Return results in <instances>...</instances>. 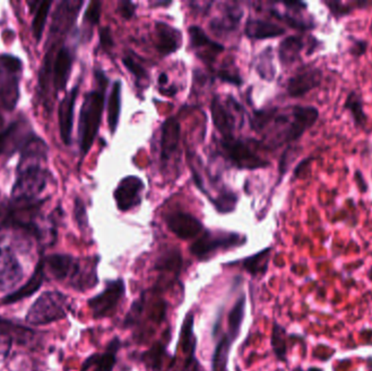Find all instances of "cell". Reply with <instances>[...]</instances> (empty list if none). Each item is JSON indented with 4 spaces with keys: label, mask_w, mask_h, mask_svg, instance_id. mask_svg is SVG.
<instances>
[{
    "label": "cell",
    "mask_w": 372,
    "mask_h": 371,
    "mask_svg": "<svg viewBox=\"0 0 372 371\" xmlns=\"http://www.w3.org/2000/svg\"><path fill=\"white\" fill-rule=\"evenodd\" d=\"M318 118V109L312 106H293L281 113L275 109L267 125H273L270 132L266 136L268 146L277 148L295 142L316 123Z\"/></svg>",
    "instance_id": "1"
},
{
    "label": "cell",
    "mask_w": 372,
    "mask_h": 371,
    "mask_svg": "<svg viewBox=\"0 0 372 371\" xmlns=\"http://www.w3.org/2000/svg\"><path fill=\"white\" fill-rule=\"evenodd\" d=\"M96 81L99 88L86 94L81 108L78 122V139L81 153L88 155L97 137L98 130L102 122V113L105 109V91L108 78L102 71H96Z\"/></svg>",
    "instance_id": "2"
},
{
    "label": "cell",
    "mask_w": 372,
    "mask_h": 371,
    "mask_svg": "<svg viewBox=\"0 0 372 371\" xmlns=\"http://www.w3.org/2000/svg\"><path fill=\"white\" fill-rule=\"evenodd\" d=\"M70 310V300L59 292H46L39 296L29 308L27 321L29 325L39 326L64 319Z\"/></svg>",
    "instance_id": "3"
},
{
    "label": "cell",
    "mask_w": 372,
    "mask_h": 371,
    "mask_svg": "<svg viewBox=\"0 0 372 371\" xmlns=\"http://www.w3.org/2000/svg\"><path fill=\"white\" fill-rule=\"evenodd\" d=\"M245 242V237L237 233L210 232L207 231L204 235L191 245V253L200 259L210 257L220 249H229L240 246Z\"/></svg>",
    "instance_id": "4"
},
{
    "label": "cell",
    "mask_w": 372,
    "mask_h": 371,
    "mask_svg": "<svg viewBox=\"0 0 372 371\" xmlns=\"http://www.w3.org/2000/svg\"><path fill=\"white\" fill-rule=\"evenodd\" d=\"M125 294V284L122 279L109 281L102 293L90 298L88 302L94 318H104L111 316L115 312L120 300Z\"/></svg>",
    "instance_id": "5"
},
{
    "label": "cell",
    "mask_w": 372,
    "mask_h": 371,
    "mask_svg": "<svg viewBox=\"0 0 372 371\" xmlns=\"http://www.w3.org/2000/svg\"><path fill=\"white\" fill-rule=\"evenodd\" d=\"M222 148L228 158L235 164L237 168L256 170V169L265 168L268 162L252 150L247 143L232 139H222Z\"/></svg>",
    "instance_id": "6"
},
{
    "label": "cell",
    "mask_w": 372,
    "mask_h": 371,
    "mask_svg": "<svg viewBox=\"0 0 372 371\" xmlns=\"http://www.w3.org/2000/svg\"><path fill=\"white\" fill-rule=\"evenodd\" d=\"M144 182L137 176H128L122 178L115 190L116 204L120 211H129L142 203Z\"/></svg>",
    "instance_id": "7"
},
{
    "label": "cell",
    "mask_w": 372,
    "mask_h": 371,
    "mask_svg": "<svg viewBox=\"0 0 372 371\" xmlns=\"http://www.w3.org/2000/svg\"><path fill=\"white\" fill-rule=\"evenodd\" d=\"M322 81V69L316 66L299 70L287 81V93L291 97H302L314 88H318Z\"/></svg>",
    "instance_id": "8"
},
{
    "label": "cell",
    "mask_w": 372,
    "mask_h": 371,
    "mask_svg": "<svg viewBox=\"0 0 372 371\" xmlns=\"http://www.w3.org/2000/svg\"><path fill=\"white\" fill-rule=\"evenodd\" d=\"M23 270L9 248L0 247V292L15 288L22 280Z\"/></svg>",
    "instance_id": "9"
},
{
    "label": "cell",
    "mask_w": 372,
    "mask_h": 371,
    "mask_svg": "<svg viewBox=\"0 0 372 371\" xmlns=\"http://www.w3.org/2000/svg\"><path fill=\"white\" fill-rule=\"evenodd\" d=\"M165 223L171 232L181 239H194L204 229L202 223L198 218L190 214L181 213V211L170 214L168 217L165 218Z\"/></svg>",
    "instance_id": "10"
},
{
    "label": "cell",
    "mask_w": 372,
    "mask_h": 371,
    "mask_svg": "<svg viewBox=\"0 0 372 371\" xmlns=\"http://www.w3.org/2000/svg\"><path fill=\"white\" fill-rule=\"evenodd\" d=\"M188 34H190L191 45L196 50L198 56L204 62H214L216 57L224 50V47L221 44L214 42L200 27L192 25L188 29Z\"/></svg>",
    "instance_id": "11"
},
{
    "label": "cell",
    "mask_w": 372,
    "mask_h": 371,
    "mask_svg": "<svg viewBox=\"0 0 372 371\" xmlns=\"http://www.w3.org/2000/svg\"><path fill=\"white\" fill-rule=\"evenodd\" d=\"M78 86H74L61 100L59 105V129L62 142L66 145L71 144L72 129H74V107L78 98Z\"/></svg>",
    "instance_id": "12"
},
{
    "label": "cell",
    "mask_w": 372,
    "mask_h": 371,
    "mask_svg": "<svg viewBox=\"0 0 372 371\" xmlns=\"http://www.w3.org/2000/svg\"><path fill=\"white\" fill-rule=\"evenodd\" d=\"M156 47L161 56H169L177 52L182 44V35L179 29L165 22H156Z\"/></svg>",
    "instance_id": "13"
},
{
    "label": "cell",
    "mask_w": 372,
    "mask_h": 371,
    "mask_svg": "<svg viewBox=\"0 0 372 371\" xmlns=\"http://www.w3.org/2000/svg\"><path fill=\"white\" fill-rule=\"evenodd\" d=\"M180 137V122L177 118H168L161 127L160 150L163 160H168L178 150Z\"/></svg>",
    "instance_id": "14"
},
{
    "label": "cell",
    "mask_w": 372,
    "mask_h": 371,
    "mask_svg": "<svg viewBox=\"0 0 372 371\" xmlns=\"http://www.w3.org/2000/svg\"><path fill=\"white\" fill-rule=\"evenodd\" d=\"M210 111H212V121H214V127L219 131L222 135V139H232L233 136L234 129H235V117L230 111L218 96L212 99L210 105Z\"/></svg>",
    "instance_id": "15"
},
{
    "label": "cell",
    "mask_w": 372,
    "mask_h": 371,
    "mask_svg": "<svg viewBox=\"0 0 372 371\" xmlns=\"http://www.w3.org/2000/svg\"><path fill=\"white\" fill-rule=\"evenodd\" d=\"M285 29L282 27L268 22L263 20H248L245 27L246 36L253 39L275 38L284 34Z\"/></svg>",
    "instance_id": "16"
},
{
    "label": "cell",
    "mask_w": 372,
    "mask_h": 371,
    "mask_svg": "<svg viewBox=\"0 0 372 371\" xmlns=\"http://www.w3.org/2000/svg\"><path fill=\"white\" fill-rule=\"evenodd\" d=\"M242 15H243V13L240 8H228L222 17L212 20L210 22V29L214 32L222 33V34L233 32L239 27Z\"/></svg>",
    "instance_id": "17"
},
{
    "label": "cell",
    "mask_w": 372,
    "mask_h": 371,
    "mask_svg": "<svg viewBox=\"0 0 372 371\" xmlns=\"http://www.w3.org/2000/svg\"><path fill=\"white\" fill-rule=\"evenodd\" d=\"M304 46V41L301 36L293 35V36L283 39L279 46V58H280L281 64L289 66L296 62Z\"/></svg>",
    "instance_id": "18"
},
{
    "label": "cell",
    "mask_w": 372,
    "mask_h": 371,
    "mask_svg": "<svg viewBox=\"0 0 372 371\" xmlns=\"http://www.w3.org/2000/svg\"><path fill=\"white\" fill-rule=\"evenodd\" d=\"M121 82L116 81L108 98V125L111 134H115L119 125L121 113Z\"/></svg>",
    "instance_id": "19"
},
{
    "label": "cell",
    "mask_w": 372,
    "mask_h": 371,
    "mask_svg": "<svg viewBox=\"0 0 372 371\" xmlns=\"http://www.w3.org/2000/svg\"><path fill=\"white\" fill-rule=\"evenodd\" d=\"M120 343L119 340L115 339L109 344L107 351L104 354L95 355L92 358L88 359V365L95 367L94 371H112L117 364L118 349H119Z\"/></svg>",
    "instance_id": "20"
},
{
    "label": "cell",
    "mask_w": 372,
    "mask_h": 371,
    "mask_svg": "<svg viewBox=\"0 0 372 371\" xmlns=\"http://www.w3.org/2000/svg\"><path fill=\"white\" fill-rule=\"evenodd\" d=\"M231 343V337L228 335H224L220 340V342L218 343L216 349H214V358H212V371H226Z\"/></svg>",
    "instance_id": "21"
},
{
    "label": "cell",
    "mask_w": 372,
    "mask_h": 371,
    "mask_svg": "<svg viewBox=\"0 0 372 371\" xmlns=\"http://www.w3.org/2000/svg\"><path fill=\"white\" fill-rule=\"evenodd\" d=\"M193 321L194 319H193L192 314H188L182 329L183 351H184V354L188 355V365L192 364L194 360V352L196 349V339L193 333Z\"/></svg>",
    "instance_id": "22"
},
{
    "label": "cell",
    "mask_w": 372,
    "mask_h": 371,
    "mask_svg": "<svg viewBox=\"0 0 372 371\" xmlns=\"http://www.w3.org/2000/svg\"><path fill=\"white\" fill-rule=\"evenodd\" d=\"M245 296H242L240 300H237L235 305L232 308L231 313L229 314V335H228L231 337V340H235L239 335L244 315H245Z\"/></svg>",
    "instance_id": "23"
},
{
    "label": "cell",
    "mask_w": 372,
    "mask_h": 371,
    "mask_svg": "<svg viewBox=\"0 0 372 371\" xmlns=\"http://www.w3.org/2000/svg\"><path fill=\"white\" fill-rule=\"evenodd\" d=\"M270 248L261 251V253L254 255V256L248 257L243 262L244 268L247 270L249 274H266L268 269V262H269V256H270Z\"/></svg>",
    "instance_id": "24"
},
{
    "label": "cell",
    "mask_w": 372,
    "mask_h": 371,
    "mask_svg": "<svg viewBox=\"0 0 372 371\" xmlns=\"http://www.w3.org/2000/svg\"><path fill=\"white\" fill-rule=\"evenodd\" d=\"M346 109L353 115L354 121L357 127H363L367 121L365 111H364L363 99L356 92H352L346 98Z\"/></svg>",
    "instance_id": "25"
},
{
    "label": "cell",
    "mask_w": 372,
    "mask_h": 371,
    "mask_svg": "<svg viewBox=\"0 0 372 371\" xmlns=\"http://www.w3.org/2000/svg\"><path fill=\"white\" fill-rule=\"evenodd\" d=\"M50 7L51 1H44V3H39V7L35 8L34 20H33V35H34L37 42H39L41 36H43Z\"/></svg>",
    "instance_id": "26"
},
{
    "label": "cell",
    "mask_w": 372,
    "mask_h": 371,
    "mask_svg": "<svg viewBox=\"0 0 372 371\" xmlns=\"http://www.w3.org/2000/svg\"><path fill=\"white\" fill-rule=\"evenodd\" d=\"M257 72L263 80L273 81L275 76V64H273V52L271 48L266 49L261 52V56L258 57Z\"/></svg>",
    "instance_id": "27"
},
{
    "label": "cell",
    "mask_w": 372,
    "mask_h": 371,
    "mask_svg": "<svg viewBox=\"0 0 372 371\" xmlns=\"http://www.w3.org/2000/svg\"><path fill=\"white\" fill-rule=\"evenodd\" d=\"M181 265H182V258H181L179 251L169 249L159 256L156 262V268L158 270H169V272L175 270L177 272V270H180Z\"/></svg>",
    "instance_id": "28"
},
{
    "label": "cell",
    "mask_w": 372,
    "mask_h": 371,
    "mask_svg": "<svg viewBox=\"0 0 372 371\" xmlns=\"http://www.w3.org/2000/svg\"><path fill=\"white\" fill-rule=\"evenodd\" d=\"M212 203L214 204V207L219 213H232L237 205V196L233 192L226 190V192H222L216 198L212 200Z\"/></svg>",
    "instance_id": "29"
},
{
    "label": "cell",
    "mask_w": 372,
    "mask_h": 371,
    "mask_svg": "<svg viewBox=\"0 0 372 371\" xmlns=\"http://www.w3.org/2000/svg\"><path fill=\"white\" fill-rule=\"evenodd\" d=\"M43 278H44V272H43V269H41V265H39V266L37 267L36 272H35L33 278L27 282V286H23L22 288H20L17 293L10 296L8 300H20V298H25V296L29 295V294H32L33 292H35V290L39 288V286H41Z\"/></svg>",
    "instance_id": "30"
},
{
    "label": "cell",
    "mask_w": 372,
    "mask_h": 371,
    "mask_svg": "<svg viewBox=\"0 0 372 371\" xmlns=\"http://www.w3.org/2000/svg\"><path fill=\"white\" fill-rule=\"evenodd\" d=\"M122 64L129 70L130 74H133L137 78V82L149 81V74H147L146 70L133 57H123Z\"/></svg>",
    "instance_id": "31"
},
{
    "label": "cell",
    "mask_w": 372,
    "mask_h": 371,
    "mask_svg": "<svg viewBox=\"0 0 372 371\" xmlns=\"http://www.w3.org/2000/svg\"><path fill=\"white\" fill-rule=\"evenodd\" d=\"M273 15H275L277 19L282 20L283 22L287 23L289 27H294V29H312V24L305 22L303 20L297 19V18L293 17V15H289V13H280L273 10L271 11Z\"/></svg>",
    "instance_id": "32"
},
{
    "label": "cell",
    "mask_w": 372,
    "mask_h": 371,
    "mask_svg": "<svg viewBox=\"0 0 372 371\" xmlns=\"http://www.w3.org/2000/svg\"><path fill=\"white\" fill-rule=\"evenodd\" d=\"M100 13H102V3L100 1H92L86 9L84 21L94 27V25L99 23Z\"/></svg>",
    "instance_id": "33"
},
{
    "label": "cell",
    "mask_w": 372,
    "mask_h": 371,
    "mask_svg": "<svg viewBox=\"0 0 372 371\" xmlns=\"http://www.w3.org/2000/svg\"><path fill=\"white\" fill-rule=\"evenodd\" d=\"M0 66L7 71L18 74L21 72L22 62L17 57L11 56V55H1L0 56Z\"/></svg>",
    "instance_id": "34"
},
{
    "label": "cell",
    "mask_w": 372,
    "mask_h": 371,
    "mask_svg": "<svg viewBox=\"0 0 372 371\" xmlns=\"http://www.w3.org/2000/svg\"><path fill=\"white\" fill-rule=\"evenodd\" d=\"M99 43L102 48L106 52H111V49L115 47L111 29L109 27H104L99 29Z\"/></svg>",
    "instance_id": "35"
},
{
    "label": "cell",
    "mask_w": 372,
    "mask_h": 371,
    "mask_svg": "<svg viewBox=\"0 0 372 371\" xmlns=\"http://www.w3.org/2000/svg\"><path fill=\"white\" fill-rule=\"evenodd\" d=\"M280 332L281 328L279 326H275L273 333V347L275 349V354L282 358L285 355V344Z\"/></svg>",
    "instance_id": "36"
},
{
    "label": "cell",
    "mask_w": 372,
    "mask_h": 371,
    "mask_svg": "<svg viewBox=\"0 0 372 371\" xmlns=\"http://www.w3.org/2000/svg\"><path fill=\"white\" fill-rule=\"evenodd\" d=\"M74 214H76L78 225L81 227H88V214H86L85 205L80 198H76L74 202Z\"/></svg>",
    "instance_id": "37"
},
{
    "label": "cell",
    "mask_w": 372,
    "mask_h": 371,
    "mask_svg": "<svg viewBox=\"0 0 372 371\" xmlns=\"http://www.w3.org/2000/svg\"><path fill=\"white\" fill-rule=\"evenodd\" d=\"M218 78L221 80L222 82L226 83L232 84V85L241 86L243 84V80H242L240 74H235V72L229 71V70H220L218 72Z\"/></svg>",
    "instance_id": "38"
},
{
    "label": "cell",
    "mask_w": 372,
    "mask_h": 371,
    "mask_svg": "<svg viewBox=\"0 0 372 371\" xmlns=\"http://www.w3.org/2000/svg\"><path fill=\"white\" fill-rule=\"evenodd\" d=\"M13 225V207L0 204V230Z\"/></svg>",
    "instance_id": "39"
},
{
    "label": "cell",
    "mask_w": 372,
    "mask_h": 371,
    "mask_svg": "<svg viewBox=\"0 0 372 371\" xmlns=\"http://www.w3.org/2000/svg\"><path fill=\"white\" fill-rule=\"evenodd\" d=\"M163 353V351L161 349V346H158L153 349V353L151 354H147L149 355L147 363H149V368H151V370L158 371L157 370L159 368L158 362H161V354Z\"/></svg>",
    "instance_id": "40"
},
{
    "label": "cell",
    "mask_w": 372,
    "mask_h": 371,
    "mask_svg": "<svg viewBox=\"0 0 372 371\" xmlns=\"http://www.w3.org/2000/svg\"><path fill=\"white\" fill-rule=\"evenodd\" d=\"M119 10L120 15H122V18L124 19H131L133 17L134 13H135V10H137V6L134 5L131 1H121L119 4Z\"/></svg>",
    "instance_id": "41"
},
{
    "label": "cell",
    "mask_w": 372,
    "mask_h": 371,
    "mask_svg": "<svg viewBox=\"0 0 372 371\" xmlns=\"http://www.w3.org/2000/svg\"><path fill=\"white\" fill-rule=\"evenodd\" d=\"M15 125H10L4 132L0 133V155L3 154L7 149L8 143H9L10 136L15 132Z\"/></svg>",
    "instance_id": "42"
},
{
    "label": "cell",
    "mask_w": 372,
    "mask_h": 371,
    "mask_svg": "<svg viewBox=\"0 0 372 371\" xmlns=\"http://www.w3.org/2000/svg\"><path fill=\"white\" fill-rule=\"evenodd\" d=\"M328 5V7L330 8L331 13H333L334 15H343L348 13V8L345 7L342 3H338V1H329L326 3Z\"/></svg>",
    "instance_id": "43"
},
{
    "label": "cell",
    "mask_w": 372,
    "mask_h": 371,
    "mask_svg": "<svg viewBox=\"0 0 372 371\" xmlns=\"http://www.w3.org/2000/svg\"><path fill=\"white\" fill-rule=\"evenodd\" d=\"M366 49H367V43L360 41V42H356L353 45V47L350 48V52L356 56H361V55L365 54Z\"/></svg>",
    "instance_id": "44"
},
{
    "label": "cell",
    "mask_w": 372,
    "mask_h": 371,
    "mask_svg": "<svg viewBox=\"0 0 372 371\" xmlns=\"http://www.w3.org/2000/svg\"><path fill=\"white\" fill-rule=\"evenodd\" d=\"M356 183L358 184V188L361 192H366L368 190L367 183H366L365 178H364L361 172H357L355 174Z\"/></svg>",
    "instance_id": "45"
},
{
    "label": "cell",
    "mask_w": 372,
    "mask_h": 371,
    "mask_svg": "<svg viewBox=\"0 0 372 371\" xmlns=\"http://www.w3.org/2000/svg\"><path fill=\"white\" fill-rule=\"evenodd\" d=\"M159 85L163 86L165 84H168V76L165 74H161L158 78Z\"/></svg>",
    "instance_id": "46"
},
{
    "label": "cell",
    "mask_w": 372,
    "mask_h": 371,
    "mask_svg": "<svg viewBox=\"0 0 372 371\" xmlns=\"http://www.w3.org/2000/svg\"><path fill=\"white\" fill-rule=\"evenodd\" d=\"M171 3H157L153 4V6H169Z\"/></svg>",
    "instance_id": "47"
},
{
    "label": "cell",
    "mask_w": 372,
    "mask_h": 371,
    "mask_svg": "<svg viewBox=\"0 0 372 371\" xmlns=\"http://www.w3.org/2000/svg\"><path fill=\"white\" fill-rule=\"evenodd\" d=\"M1 123H3V117L0 115V125H1Z\"/></svg>",
    "instance_id": "48"
}]
</instances>
